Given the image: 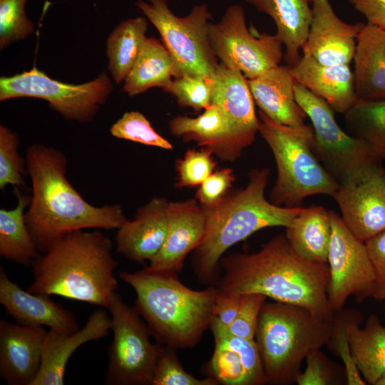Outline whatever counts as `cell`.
Returning <instances> with one entry per match:
<instances>
[{"label":"cell","instance_id":"obj_1","mask_svg":"<svg viewBox=\"0 0 385 385\" xmlns=\"http://www.w3.org/2000/svg\"><path fill=\"white\" fill-rule=\"evenodd\" d=\"M220 266V277L213 284L220 293H260L274 301L303 307L325 320L334 316L327 295L328 263L298 255L285 234L274 236L256 252L222 257Z\"/></svg>","mask_w":385,"mask_h":385},{"label":"cell","instance_id":"obj_2","mask_svg":"<svg viewBox=\"0 0 385 385\" xmlns=\"http://www.w3.org/2000/svg\"><path fill=\"white\" fill-rule=\"evenodd\" d=\"M26 161L32 195L25 220L39 252L73 231L118 229L127 220L120 205L94 206L81 196L67 178L61 150L34 143L26 149Z\"/></svg>","mask_w":385,"mask_h":385},{"label":"cell","instance_id":"obj_3","mask_svg":"<svg viewBox=\"0 0 385 385\" xmlns=\"http://www.w3.org/2000/svg\"><path fill=\"white\" fill-rule=\"evenodd\" d=\"M112 249L111 239L98 230L70 232L33 262L28 291L108 309L118 284Z\"/></svg>","mask_w":385,"mask_h":385},{"label":"cell","instance_id":"obj_4","mask_svg":"<svg viewBox=\"0 0 385 385\" xmlns=\"http://www.w3.org/2000/svg\"><path fill=\"white\" fill-rule=\"evenodd\" d=\"M270 178L267 168H255L243 189L227 192L216 205L204 208L205 230L191 258L192 270L204 284H214L221 274L224 253L257 231L288 226L303 207H285L267 200L265 192Z\"/></svg>","mask_w":385,"mask_h":385},{"label":"cell","instance_id":"obj_5","mask_svg":"<svg viewBox=\"0 0 385 385\" xmlns=\"http://www.w3.org/2000/svg\"><path fill=\"white\" fill-rule=\"evenodd\" d=\"M119 277L134 289V307L157 343L176 349L193 348L211 329L217 294L215 285L195 290L183 284L178 274L143 270L120 272Z\"/></svg>","mask_w":385,"mask_h":385},{"label":"cell","instance_id":"obj_6","mask_svg":"<svg viewBox=\"0 0 385 385\" xmlns=\"http://www.w3.org/2000/svg\"><path fill=\"white\" fill-rule=\"evenodd\" d=\"M332 320L323 319L299 305L265 302L259 314L255 340L267 384L295 382L307 356L327 345Z\"/></svg>","mask_w":385,"mask_h":385},{"label":"cell","instance_id":"obj_7","mask_svg":"<svg viewBox=\"0 0 385 385\" xmlns=\"http://www.w3.org/2000/svg\"><path fill=\"white\" fill-rule=\"evenodd\" d=\"M259 133L268 144L277 165V178L270 201L285 207H302L313 195L334 196L339 183L313 153L312 125L288 126L276 123L259 111Z\"/></svg>","mask_w":385,"mask_h":385},{"label":"cell","instance_id":"obj_8","mask_svg":"<svg viewBox=\"0 0 385 385\" xmlns=\"http://www.w3.org/2000/svg\"><path fill=\"white\" fill-rule=\"evenodd\" d=\"M136 6L160 33L175 61L178 77L213 78L219 63L209 38L212 13L205 4L194 6L183 17L173 14L166 0H138Z\"/></svg>","mask_w":385,"mask_h":385},{"label":"cell","instance_id":"obj_9","mask_svg":"<svg viewBox=\"0 0 385 385\" xmlns=\"http://www.w3.org/2000/svg\"><path fill=\"white\" fill-rule=\"evenodd\" d=\"M108 309L113 338L108 349L106 384L152 385L162 344L152 343L144 319L116 292L112 294Z\"/></svg>","mask_w":385,"mask_h":385},{"label":"cell","instance_id":"obj_10","mask_svg":"<svg viewBox=\"0 0 385 385\" xmlns=\"http://www.w3.org/2000/svg\"><path fill=\"white\" fill-rule=\"evenodd\" d=\"M113 91V83L103 71L82 84L52 79L36 67L10 77L0 78V101L19 97L41 98L65 119L81 123L93 120Z\"/></svg>","mask_w":385,"mask_h":385},{"label":"cell","instance_id":"obj_11","mask_svg":"<svg viewBox=\"0 0 385 385\" xmlns=\"http://www.w3.org/2000/svg\"><path fill=\"white\" fill-rule=\"evenodd\" d=\"M294 96L312 122L313 153L339 183L360 169L381 163L365 142L339 126L334 110L324 100L297 81Z\"/></svg>","mask_w":385,"mask_h":385},{"label":"cell","instance_id":"obj_12","mask_svg":"<svg viewBox=\"0 0 385 385\" xmlns=\"http://www.w3.org/2000/svg\"><path fill=\"white\" fill-rule=\"evenodd\" d=\"M209 38L220 63L240 71L247 79L279 65L283 56V44L275 34L255 36L250 33L240 4L228 6L218 22L210 23Z\"/></svg>","mask_w":385,"mask_h":385},{"label":"cell","instance_id":"obj_13","mask_svg":"<svg viewBox=\"0 0 385 385\" xmlns=\"http://www.w3.org/2000/svg\"><path fill=\"white\" fill-rule=\"evenodd\" d=\"M329 213L332 235L327 295L330 307L336 312L343 309L351 295L359 302L370 297L374 273L364 242L348 229L337 212L329 210Z\"/></svg>","mask_w":385,"mask_h":385},{"label":"cell","instance_id":"obj_14","mask_svg":"<svg viewBox=\"0 0 385 385\" xmlns=\"http://www.w3.org/2000/svg\"><path fill=\"white\" fill-rule=\"evenodd\" d=\"M348 229L365 242L385 230V168H364L339 183L333 196Z\"/></svg>","mask_w":385,"mask_h":385},{"label":"cell","instance_id":"obj_15","mask_svg":"<svg viewBox=\"0 0 385 385\" xmlns=\"http://www.w3.org/2000/svg\"><path fill=\"white\" fill-rule=\"evenodd\" d=\"M215 347L210 360L204 366L207 376L223 385L267 384L262 361L255 339L231 334L227 327L214 318L211 329Z\"/></svg>","mask_w":385,"mask_h":385},{"label":"cell","instance_id":"obj_16","mask_svg":"<svg viewBox=\"0 0 385 385\" xmlns=\"http://www.w3.org/2000/svg\"><path fill=\"white\" fill-rule=\"evenodd\" d=\"M204 208L196 199L169 202L168 227L164 243L143 270L178 274L187 255L200 245L205 230Z\"/></svg>","mask_w":385,"mask_h":385},{"label":"cell","instance_id":"obj_17","mask_svg":"<svg viewBox=\"0 0 385 385\" xmlns=\"http://www.w3.org/2000/svg\"><path fill=\"white\" fill-rule=\"evenodd\" d=\"M312 19L303 54L323 65L349 64L353 59L361 22L350 24L334 12L330 0H311Z\"/></svg>","mask_w":385,"mask_h":385},{"label":"cell","instance_id":"obj_18","mask_svg":"<svg viewBox=\"0 0 385 385\" xmlns=\"http://www.w3.org/2000/svg\"><path fill=\"white\" fill-rule=\"evenodd\" d=\"M43 327L0 320V378L9 385H32L39 372Z\"/></svg>","mask_w":385,"mask_h":385},{"label":"cell","instance_id":"obj_19","mask_svg":"<svg viewBox=\"0 0 385 385\" xmlns=\"http://www.w3.org/2000/svg\"><path fill=\"white\" fill-rule=\"evenodd\" d=\"M169 202L155 197L139 207L132 220H127L117 229L116 252L139 264L155 257L167 235Z\"/></svg>","mask_w":385,"mask_h":385},{"label":"cell","instance_id":"obj_20","mask_svg":"<svg viewBox=\"0 0 385 385\" xmlns=\"http://www.w3.org/2000/svg\"><path fill=\"white\" fill-rule=\"evenodd\" d=\"M111 319L102 307L88 317L85 326L73 333L49 329L42 344L41 365L32 385H63L67 363L81 345L106 337Z\"/></svg>","mask_w":385,"mask_h":385},{"label":"cell","instance_id":"obj_21","mask_svg":"<svg viewBox=\"0 0 385 385\" xmlns=\"http://www.w3.org/2000/svg\"><path fill=\"white\" fill-rule=\"evenodd\" d=\"M210 83L211 103L216 104L225 112L245 150L255 141L260 125L247 79L240 71L229 68L220 63Z\"/></svg>","mask_w":385,"mask_h":385},{"label":"cell","instance_id":"obj_22","mask_svg":"<svg viewBox=\"0 0 385 385\" xmlns=\"http://www.w3.org/2000/svg\"><path fill=\"white\" fill-rule=\"evenodd\" d=\"M50 295L24 290L12 282L0 267V303L20 324L48 327L51 329L73 333L79 329L73 314L56 303Z\"/></svg>","mask_w":385,"mask_h":385},{"label":"cell","instance_id":"obj_23","mask_svg":"<svg viewBox=\"0 0 385 385\" xmlns=\"http://www.w3.org/2000/svg\"><path fill=\"white\" fill-rule=\"evenodd\" d=\"M168 127L173 135L181 138L184 142H196L198 146L209 149L223 161H235L244 150L227 116L214 103L195 118H173Z\"/></svg>","mask_w":385,"mask_h":385},{"label":"cell","instance_id":"obj_24","mask_svg":"<svg viewBox=\"0 0 385 385\" xmlns=\"http://www.w3.org/2000/svg\"><path fill=\"white\" fill-rule=\"evenodd\" d=\"M291 67H272L260 76L247 79L254 101L270 119L288 126L304 124L307 114L299 106L294 96V84Z\"/></svg>","mask_w":385,"mask_h":385},{"label":"cell","instance_id":"obj_25","mask_svg":"<svg viewBox=\"0 0 385 385\" xmlns=\"http://www.w3.org/2000/svg\"><path fill=\"white\" fill-rule=\"evenodd\" d=\"M292 74L334 111L344 114L356 101L354 73L349 64L323 65L303 54L291 67Z\"/></svg>","mask_w":385,"mask_h":385},{"label":"cell","instance_id":"obj_26","mask_svg":"<svg viewBox=\"0 0 385 385\" xmlns=\"http://www.w3.org/2000/svg\"><path fill=\"white\" fill-rule=\"evenodd\" d=\"M353 60L356 98L385 101V31L362 23Z\"/></svg>","mask_w":385,"mask_h":385},{"label":"cell","instance_id":"obj_27","mask_svg":"<svg viewBox=\"0 0 385 385\" xmlns=\"http://www.w3.org/2000/svg\"><path fill=\"white\" fill-rule=\"evenodd\" d=\"M274 21L275 35L285 47L284 60L293 66L306 41L312 19L311 0H246Z\"/></svg>","mask_w":385,"mask_h":385},{"label":"cell","instance_id":"obj_28","mask_svg":"<svg viewBox=\"0 0 385 385\" xmlns=\"http://www.w3.org/2000/svg\"><path fill=\"white\" fill-rule=\"evenodd\" d=\"M357 310L347 324V335L354 361L367 384L376 385L385 373V324L374 314L364 327Z\"/></svg>","mask_w":385,"mask_h":385},{"label":"cell","instance_id":"obj_29","mask_svg":"<svg viewBox=\"0 0 385 385\" xmlns=\"http://www.w3.org/2000/svg\"><path fill=\"white\" fill-rule=\"evenodd\" d=\"M285 228L287 239L298 255L312 262L327 263L332 235L329 210L315 205L303 207Z\"/></svg>","mask_w":385,"mask_h":385},{"label":"cell","instance_id":"obj_30","mask_svg":"<svg viewBox=\"0 0 385 385\" xmlns=\"http://www.w3.org/2000/svg\"><path fill=\"white\" fill-rule=\"evenodd\" d=\"M173 77H178V72L172 56L159 40L146 37L135 63L124 81L123 91L129 96L154 87L165 91Z\"/></svg>","mask_w":385,"mask_h":385},{"label":"cell","instance_id":"obj_31","mask_svg":"<svg viewBox=\"0 0 385 385\" xmlns=\"http://www.w3.org/2000/svg\"><path fill=\"white\" fill-rule=\"evenodd\" d=\"M14 187L17 205L11 210L0 209V255L24 266L41 256L25 220V209L31 196Z\"/></svg>","mask_w":385,"mask_h":385},{"label":"cell","instance_id":"obj_32","mask_svg":"<svg viewBox=\"0 0 385 385\" xmlns=\"http://www.w3.org/2000/svg\"><path fill=\"white\" fill-rule=\"evenodd\" d=\"M148 29L143 16L122 21L110 34L106 43L108 70L116 83L124 81L135 63Z\"/></svg>","mask_w":385,"mask_h":385},{"label":"cell","instance_id":"obj_33","mask_svg":"<svg viewBox=\"0 0 385 385\" xmlns=\"http://www.w3.org/2000/svg\"><path fill=\"white\" fill-rule=\"evenodd\" d=\"M344 115L349 134L365 142L385 160V101L357 99Z\"/></svg>","mask_w":385,"mask_h":385},{"label":"cell","instance_id":"obj_34","mask_svg":"<svg viewBox=\"0 0 385 385\" xmlns=\"http://www.w3.org/2000/svg\"><path fill=\"white\" fill-rule=\"evenodd\" d=\"M19 135L7 126L0 125V189L8 185L23 189L26 159L19 153Z\"/></svg>","mask_w":385,"mask_h":385},{"label":"cell","instance_id":"obj_35","mask_svg":"<svg viewBox=\"0 0 385 385\" xmlns=\"http://www.w3.org/2000/svg\"><path fill=\"white\" fill-rule=\"evenodd\" d=\"M111 134L120 139L130 140L165 150L173 145L157 133L146 117L139 111L125 112L110 128Z\"/></svg>","mask_w":385,"mask_h":385},{"label":"cell","instance_id":"obj_36","mask_svg":"<svg viewBox=\"0 0 385 385\" xmlns=\"http://www.w3.org/2000/svg\"><path fill=\"white\" fill-rule=\"evenodd\" d=\"M356 309H342L336 312L332 320V328L327 345L342 361L348 385H366L367 383L361 376L351 355L347 324Z\"/></svg>","mask_w":385,"mask_h":385},{"label":"cell","instance_id":"obj_37","mask_svg":"<svg viewBox=\"0 0 385 385\" xmlns=\"http://www.w3.org/2000/svg\"><path fill=\"white\" fill-rule=\"evenodd\" d=\"M27 0H0V49L25 39L34 31L26 13Z\"/></svg>","mask_w":385,"mask_h":385},{"label":"cell","instance_id":"obj_38","mask_svg":"<svg viewBox=\"0 0 385 385\" xmlns=\"http://www.w3.org/2000/svg\"><path fill=\"white\" fill-rule=\"evenodd\" d=\"M176 349L162 345L152 385H218L212 378L197 379L189 374L178 359Z\"/></svg>","mask_w":385,"mask_h":385},{"label":"cell","instance_id":"obj_39","mask_svg":"<svg viewBox=\"0 0 385 385\" xmlns=\"http://www.w3.org/2000/svg\"><path fill=\"white\" fill-rule=\"evenodd\" d=\"M212 152L205 148L188 149L182 159L175 163L178 173L176 188L200 186L215 170L217 166Z\"/></svg>","mask_w":385,"mask_h":385},{"label":"cell","instance_id":"obj_40","mask_svg":"<svg viewBox=\"0 0 385 385\" xmlns=\"http://www.w3.org/2000/svg\"><path fill=\"white\" fill-rule=\"evenodd\" d=\"M165 91L174 96L180 106L190 108L197 112L211 104L210 81L200 76L183 75L175 78Z\"/></svg>","mask_w":385,"mask_h":385},{"label":"cell","instance_id":"obj_41","mask_svg":"<svg viewBox=\"0 0 385 385\" xmlns=\"http://www.w3.org/2000/svg\"><path fill=\"white\" fill-rule=\"evenodd\" d=\"M267 299L260 293L242 294L239 312L227 331L237 337L255 339L259 314Z\"/></svg>","mask_w":385,"mask_h":385},{"label":"cell","instance_id":"obj_42","mask_svg":"<svg viewBox=\"0 0 385 385\" xmlns=\"http://www.w3.org/2000/svg\"><path fill=\"white\" fill-rule=\"evenodd\" d=\"M235 181L232 168H223L215 170L199 186L195 194L196 200L204 208L212 207L228 192Z\"/></svg>","mask_w":385,"mask_h":385},{"label":"cell","instance_id":"obj_43","mask_svg":"<svg viewBox=\"0 0 385 385\" xmlns=\"http://www.w3.org/2000/svg\"><path fill=\"white\" fill-rule=\"evenodd\" d=\"M374 273L370 298L385 299V230L364 242Z\"/></svg>","mask_w":385,"mask_h":385},{"label":"cell","instance_id":"obj_44","mask_svg":"<svg viewBox=\"0 0 385 385\" xmlns=\"http://www.w3.org/2000/svg\"><path fill=\"white\" fill-rule=\"evenodd\" d=\"M306 367L297 375L295 382L298 385H329L333 384V373L329 361L319 350H317L306 358Z\"/></svg>","mask_w":385,"mask_h":385},{"label":"cell","instance_id":"obj_45","mask_svg":"<svg viewBox=\"0 0 385 385\" xmlns=\"http://www.w3.org/2000/svg\"><path fill=\"white\" fill-rule=\"evenodd\" d=\"M241 294L220 293L215 299L214 317L222 324L229 327L235 319L239 312Z\"/></svg>","mask_w":385,"mask_h":385},{"label":"cell","instance_id":"obj_46","mask_svg":"<svg viewBox=\"0 0 385 385\" xmlns=\"http://www.w3.org/2000/svg\"><path fill=\"white\" fill-rule=\"evenodd\" d=\"M358 12L365 16L367 23L385 31V0H349Z\"/></svg>","mask_w":385,"mask_h":385},{"label":"cell","instance_id":"obj_47","mask_svg":"<svg viewBox=\"0 0 385 385\" xmlns=\"http://www.w3.org/2000/svg\"><path fill=\"white\" fill-rule=\"evenodd\" d=\"M376 385H385V373L377 381V382L376 383Z\"/></svg>","mask_w":385,"mask_h":385}]
</instances>
